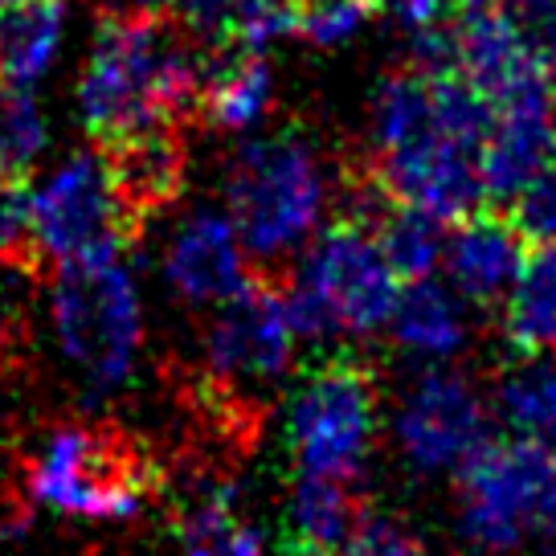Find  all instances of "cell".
Segmentation results:
<instances>
[{
  "instance_id": "obj_20",
  "label": "cell",
  "mask_w": 556,
  "mask_h": 556,
  "mask_svg": "<svg viewBox=\"0 0 556 556\" xmlns=\"http://www.w3.org/2000/svg\"><path fill=\"white\" fill-rule=\"evenodd\" d=\"M389 324H393L401 344L414 348V352L446 356L463 344V315L454 307V299L430 278H417V282L401 287Z\"/></svg>"
},
{
  "instance_id": "obj_24",
  "label": "cell",
  "mask_w": 556,
  "mask_h": 556,
  "mask_svg": "<svg viewBox=\"0 0 556 556\" xmlns=\"http://www.w3.org/2000/svg\"><path fill=\"white\" fill-rule=\"evenodd\" d=\"M511 41L540 70H556V0H491Z\"/></svg>"
},
{
  "instance_id": "obj_15",
  "label": "cell",
  "mask_w": 556,
  "mask_h": 556,
  "mask_svg": "<svg viewBox=\"0 0 556 556\" xmlns=\"http://www.w3.org/2000/svg\"><path fill=\"white\" fill-rule=\"evenodd\" d=\"M168 278H173L176 295L197 303V307L226 303L250 278L245 250L238 242L233 222L217 217V213L192 217L189 226L176 233L173 250H168Z\"/></svg>"
},
{
  "instance_id": "obj_5",
  "label": "cell",
  "mask_w": 556,
  "mask_h": 556,
  "mask_svg": "<svg viewBox=\"0 0 556 556\" xmlns=\"http://www.w3.org/2000/svg\"><path fill=\"white\" fill-rule=\"evenodd\" d=\"M463 528L483 548H516L528 532H556V454L528 438H486L458 467Z\"/></svg>"
},
{
  "instance_id": "obj_11",
  "label": "cell",
  "mask_w": 556,
  "mask_h": 556,
  "mask_svg": "<svg viewBox=\"0 0 556 556\" xmlns=\"http://www.w3.org/2000/svg\"><path fill=\"white\" fill-rule=\"evenodd\" d=\"M180 127L185 123H156V127H139L131 136L99 143L111 192L136 238H143L148 226L185 192L189 152H185Z\"/></svg>"
},
{
  "instance_id": "obj_16",
  "label": "cell",
  "mask_w": 556,
  "mask_h": 556,
  "mask_svg": "<svg viewBox=\"0 0 556 556\" xmlns=\"http://www.w3.org/2000/svg\"><path fill=\"white\" fill-rule=\"evenodd\" d=\"M270 99V70L258 46L208 41L201 53V103L197 115L229 131L254 127Z\"/></svg>"
},
{
  "instance_id": "obj_17",
  "label": "cell",
  "mask_w": 556,
  "mask_h": 556,
  "mask_svg": "<svg viewBox=\"0 0 556 556\" xmlns=\"http://www.w3.org/2000/svg\"><path fill=\"white\" fill-rule=\"evenodd\" d=\"M504 336L520 356H556V242L528 250L504 299Z\"/></svg>"
},
{
  "instance_id": "obj_27",
  "label": "cell",
  "mask_w": 556,
  "mask_h": 556,
  "mask_svg": "<svg viewBox=\"0 0 556 556\" xmlns=\"http://www.w3.org/2000/svg\"><path fill=\"white\" fill-rule=\"evenodd\" d=\"M344 556H426L421 540L397 520H384V516H368L361 523V532L348 540Z\"/></svg>"
},
{
  "instance_id": "obj_26",
  "label": "cell",
  "mask_w": 556,
  "mask_h": 556,
  "mask_svg": "<svg viewBox=\"0 0 556 556\" xmlns=\"http://www.w3.org/2000/svg\"><path fill=\"white\" fill-rule=\"evenodd\" d=\"M504 208L528 245L556 242V160H548Z\"/></svg>"
},
{
  "instance_id": "obj_9",
  "label": "cell",
  "mask_w": 556,
  "mask_h": 556,
  "mask_svg": "<svg viewBox=\"0 0 556 556\" xmlns=\"http://www.w3.org/2000/svg\"><path fill=\"white\" fill-rule=\"evenodd\" d=\"M299 278L328 299L348 331L384 328L401 295V278L393 275L377 233L356 217H340L315 238Z\"/></svg>"
},
{
  "instance_id": "obj_22",
  "label": "cell",
  "mask_w": 556,
  "mask_h": 556,
  "mask_svg": "<svg viewBox=\"0 0 556 556\" xmlns=\"http://www.w3.org/2000/svg\"><path fill=\"white\" fill-rule=\"evenodd\" d=\"M176 536L185 556H262V540L233 507L229 491L205 495L176 520Z\"/></svg>"
},
{
  "instance_id": "obj_23",
  "label": "cell",
  "mask_w": 556,
  "mask_h": 556,
  "mask_svg": "<svg viewBox=\"0 0 556 556\" xmlns=\"http://www.w3.org/2000/svg\"><path fill=\"white\" fill-rule=\"evenodd\" d=\"M46 143V123L29 87L0 83V173H25Z\"/></svg>"
},
{
  "instance_id": "obj_3",
  "label": "cell",
  "mask_w": 556,
  "mask_h": 556,
  "mask_svg": "<svg viewBox=\"0 0 556 556\" xmlns=\"http://www.w3.org/2000/svg\"><path fill=\"white\" fill-rule=\"evenodd\" d=\"M34 500L70 516L127 520L164 486L156 454L119 426H62L34 467Z\"/></svg>"
},
{
  "instance_id": "obj_7",
  "label": "cell",
  "mask_w": 556,
  "mask_h": 556,
  "mask_svg": "<svg viewBox=\"0 0 556 556\" xmlns=\"http://www.w3.org/2000/svg\"><path fill=\"white\" fill-rule=\"evenodd\" d=\"M34 238L46 266L119 258L139 242L111 192L103 156H74L34 192Z\"/></svg>"
},
{
  "instance_id": "obj_14",
  "label": "cell",
  "mask_w": 556,
  "mask_h": 556,
  "mask_svg": "<svg viewBox=\"0 0 556 556\" xmlns=\"http://www.w3.org/2000/svg\"><path fill=\"white\" fill-rule=\"evenodd\" d=\"M372 516L361 495V479L344 475H299V486L282 520V556H344L348 540Z\"/></svg>"
},
{
  "instance_id": "obj_2",
  "label": "cell",
  "mask_w": 556,
  "mask_h": 556,
  "mask_svg": "<svg viewBox=\"0 0 556 556\" xmlns=\"http://www.w3.org/2000/svg\"><path fill=\"white\" fill-rule=\"evenodd\" d=\"M319 208L324 176L299 136L282 131L238 152L229 168V222L258 270L278 275V266L312 238Z\"/></svg>"
},
{
  "instance_id": "obj_4",
  "label": "cell",
  "mask_w": 556,
  "mask_h": 556,
  "mask_svg": "<svg viewBox=\"0 0 556 556\" xmlns=\"http://www.w3.org/2000/svg\"><path fill=\"white\" fill-rule=\"evenodd\" d=\"M381 426V381L372 361L331 352L303 368L291 401V454L299 475L361 479Z\"/></svg>"
},
{
  "instance_id": "obj_13",
  "label": "cell",
  "mask_w": 556,
  "mask_h": 556,
  "mask_svg": "<svg viewBox=\"0 0 556 556\" xmlns=\"http://www.w3.org/2000/svg\"><path fill=\"white\" fill-rule=\"evenodd\" d=\"M528 250L532 245L523 242V233L507 217V208L486 201L475 213L454 222L451 238L442 245V258H446V270H451L458 295L470 299L475 307H495V303H504L511 282L520 278Z\"/></svg>"
},
{
  "instance_id": "obj_28",
  "label": "cell",
  "mask_w": 556,
  "mask_h": 556,
  "mask_svg": "<svg viewBox=\"0 0 556 556\" xmlns=\"http://www.w3.org/2000/svg\"><path fill=\"white\" fill-rule=\"evenodd\" d=\"M143 4H148V9H160V4H173V0H143Z\"/></svg>"
},
{
  "instance_id": "obj_1",
  "label": "cell",
  "mask_w": 556,
  "mask_h": 556,
  "mask_svg": "<svg viewBox=\"0 0 556 556\" xmlns=\"http://www.w3.org/2000/svg\"><path fill=\"white\" fill-rule=\"evenodd\" d=\"M201 103V53L180 17L160 9L111 13L83 74V119L99 143L139 127L185 123Z\"/></svg>"
},
{
  "instance_id": "obj_6",
  "label": "cell",
  "mask_w": 556,
  "mask_h": 556,
  "mask_svg": "<svg viewBox=\"0 0 556 556\" xmlns=\"http://www.w3.org/2000/svg\"><path fill=\"white\" fill-rule=\"evenodd\" d=\"M58 336L74 365L99 384H119L139 348V299L115 258L70 262L53 299Z\"/></svg>"
},
{
  "instance_id": "obj_12",
  "label": "cell",
  "mask_w": 556,
  "mask_h": 556,
  "mask_svg": "<svg viewBox=\"0 0 556 556\" xmlns=\"http://www.w3.org/2000/svg\"><path fill=\"white\" fill-rule=\"evenodd\" d=\"M483 442V401L454 372L426 377L401 409V446L421 470H458Z\"/></svg>"
},
{
  "instance_id": "obj_25",
  "label": "cell",
  "mask_w": 556,
  "mask_h": 556,
  "mask_svg": "<svg viewBox=\"0 0 556 556\" xmlns=\"http://www.w3.org/2000/svg\"><path fill=\"white\" fill-rule=\"evenodd\" d=\"M295 4V34L312 37L319 46H336L365 25L381 0H291Z\"/></svg>"
},
{
  "instance_id": "obj_8",
  "label": "cell",
  "mask_w": 556,
  "mask_h": 556,
  "mask_svg": "<svg viewBox=\"0 0 556 556\" xmlns=\"http://www.w3.org/2000/svg\"><path fill=\"white\" fill-rule=\"evenodd\" d=\"M217 307L222 312L205 336L208 389L217 397H233L242 389L278 381L295 352V331L282 307V275L250 270L242 287Z\"/></svg>"
},
{
  "instance_id": "obj_18",
  "label": "cell",
  "mask_w": 556,
  "mask_h": 556,
  "mask_svg": "<svg viewBox=\"0 0 556 556\" xmlns=\"http://www.w3.org/2000/svg\"><path fill=\"white\" fill-rule=\"evenodd\" d=\"M62 34V0H13L0 9V83L29 87L46 74Z\"/></svg>"
},
{
  "instance_id": "obj_10",
  "label": "cell",
  "mask_w": 556,
  "mask_h": 556,
  "mask_svg": "<svg viewBox=\"0 0 556 556\" xmlns=\"http://www.w3.org/2000/svg\"><path fill=\"white\" fill-rule=\"evenodd\" d=\"M479 173L491 205H507L532 176L556 160V90L553 74H528L520 87L495 99Z\"/></svg>"
},
{
  "instance_id": "obj_19",
  "label": "cell",
  "mask_w": 556,
  "mask_h": 556,
  "mask_svg": "<svg viewBox=\"0 0 556 556\" xmlns=\"http://www.w3.org/2000/svg\"><path fill=\"white\" fill-rule=\"evenodd\" d=\"M368 229L377 233L384 258L393 266V275L405 282H417V278H430L434 266L442 262V245H446V233H442V222L434 213L417 205H405L397 197H389L377 213Z\"/></svg>"
},
{
  "instance_id": "obj_21",
  "label": "cell",
  "mask_w": 556,
  "mask_h": 556,
  "mask_svg": "<svg viewBox=\"0 0 556 556\" xmlns=\"http://www.w3.org/2000/svg\"><path fill=\"white\" fill-rule=\"evenodd\" d=\"M500 409L516 438L556 446V356H523L500 381Z\"/></svg>"
}]
</instances>
